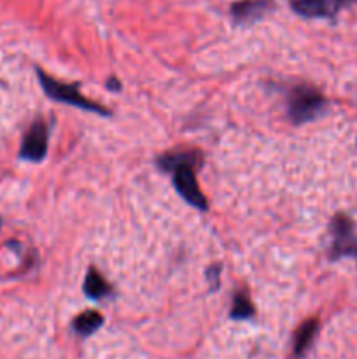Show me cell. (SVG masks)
<instances>
[{
    "label": "cell",
    "mask_w": 357,
    "mask_h": 359,
    "mask_svg": "<svg viewBox=\"0 0 357 359\" xmlns=\"http://www.w3.org/2000/svg\"><path fill=\"white\" fill-rule=\"evenodd\" d=\"M202 154L196 151H178V153L163 154L158 160V167L161 170L172 172L175 189L189 205L200 210H206L209 202L203 196L198 181H196V168L202 167Z\"/></svg>",
    "instance_id": "obj_1"
},
{
    "label": "cell",
    "mask_w": 357,
    "mask_h": 359,
    "mask_svg": "<svg viewBox=\"0 0 357 359\" xmlns=\"http://www.w3.org/2000/svg\"><path fill=\"white\" fill-rule=\"evenodd\" d=\"M48 146H49V126L46 125L42 119L34 121V125L28 128V132L24 133L23 140H21L20 147V158L27 161H34L38 163L46 158L48 154Z\"/></svg>",
    "instance_id": "obj_5"
},
{
    "label": "cell",
    "mask_w": 357,
    "mask_h": 359,
    "mask_svg": "<svg viewBox=\"0 0 357 359\" xmlns=\"http://www.w3.org/2000/svg\"><path fill=\"white\" fill-rule=\"evenodd\" d=\"M104 325V316L97 311H86L83 314L77 316L72 323V328L77 335L80 337H90L94 332L102 328Z\"/></svg>",
    "instance_id": "obj_10"
},
{
    "label": "cell",
    "mask_w": 357,
    "mask_h": 359,
    "mask_svg": "<svg viewBox=\"0 0 357 359\" xmlns=\"http://www.w3.org/2000/svg\"><path fill=\"white\" fill-rule=\"evenodd\" d=\"M255 314L254 305H252L251 298L245 293H237L233 298V305H231L230 318L234 321H244V319H251Z\"/></svg>",
    "instance_id": "obj_11"
},
{
    "label": "cell",
    "mask_w": 357,
    "mask_h": 359,
    "mask_svg": "<svg viewBox=\"0 0 357 359\" xmlns=\"http://www.w3.org/2000/svg\"><path fill=\"white\" fill-rule=\"evenodd\" d=\"M273 7V0H238L231 6V16L238 25L254 23L272 13Z\"/></svg>",
    "instance_id": "obj_7"
},
{
    "label": "cell",
    "mask_w": 357,
    "mask_h": 359,
    "mask_svg": "<svg viewBox=\"0 0 357 359\" xmlns=\"http://www.w3.org/2000/svg\"><path fill=\"white\" fill-rule=\"evenodd\" d=\"M112 291L111 284L102 277V273L97 269H91L84 279V294L91 300H102L108 297Z\"/></svg>",
    "instance_id": "obj_9"
},
{
    "label": "cell",
    "mask_w": 357,
    "mask_h": 359,
    "mask_svg": "<svg viewBox=\"0 0 357 359\" xmlns=\"http://www.w3.org/2000/svg\"><path fill=\"white\" fill-rule=\"evenodd\" d=\"M331 245H329V258L332 262L342 259L345 256H357V237H356V226H354L352 219L345 214H336L331 219Z\"/></svg>",
    "instance_id": "obj_4"
},
{
    "label": "cell",
    "mask_w": 357,
    "mask_h": 359,
    "mask_svg": "<svg viewBox=\"0 0 357 359\" xmlns=\"http://www.w3.org/2000/svg\"><path fill=\"white\" fill-rule=\"evenodd\" d=\"M317 333H318L317 319H308V321H304L303 325L296 330V333H294V339H293L294 358L300 359L307 354V351L310 349V346L314 344Z\"/></svg>",
    "instance_id": "obj_8"
},
{
    "label": "cell",
    "mask_w": 357,
    "mask_h": 359,
    "mask_svg": "<svg viewBox=\"0 0 357 359\" xmlns=\"http://www.w3.org/2000/svg\"><path fill=\"white\" fill-rule=\"evenodd\" d=\"M219 273H220L219 265H212L210 269H206V280L212 283V290H216V287L219 286Z\"/></svg>",
    "instance_id": "obj_12"
},
{
    "label": "cell",
    "mask_w": 357,
    "mask_h": 359,
    "mask_svg": "<svg viewBox=\"0 0 357 359\" xmlns=\"http://www.w3.org/2000/svg\"><path fill=\"white\" fill-rule=\"evenodd\" d=\"M356 259H357V256H356Z\"/></svg>",
    "instance_id": "obj_15"
},
{
    "label": "cell",
    "mask_w": 357,
    "mask_h": 359,
    "mask_svg": "<svg viewBox=\"0 0 357 359\" xmlns=\"http://www.w3.org/2000/svg\"><path fill=\"white\" fill-rule=\"evenodd\" d=\"M328 109V100L317 88L298 84L287 93V112L294 125L308 123L322 116Z\"/></svg>",
    "instance_id": "obj_2"
},
{
    "label": "cell",
    "mask_w": 357,
    "mask_h": 359,
    "mask_svg": "<svg viewBox=\"0 0 357 359\" xmlns=\"http://www.w3.org/2000/svg\"><path fill=\"white\" fill-rule=\"evenodd\" d=\"M0 228H2V217H0Z\"/></svg>",
    "instance_id": "obj_14"
},
{
    "label": "cell",
    "mask_w": 357,
    "mask_h": 359,
    "mask_svg": "<svg viewBox=\"0 0 357 359\" xmlns=\"http://www.w3.org/2000/svg\"><path fill=\"white\" fill-rule=\"evenodd\" d=\"M107 88L112 91H121V84L118 83V79H115V77H111V79L107 81Z\"/></svg>",
    "instance_id": "obj_13"
},
{
    "label": "cell",
    "mask_w": 357,
    "mask_h": 359,
    "mask_svg": "<svg viewBox=\"0 0 357 359\" xmlns=\"http://www.w3.org/2000/svg\"><path fill=\"white\" fill-rule=\"evenodd\" d=\"M37 77L38 81H41V86L42 90H44V93L48 95L49 98H52V100L62 102V104L74 105V107L83 109V111L94 112V114L111 116V111L105 109L104 105L97 104V102L84 97V95L79 91V86H77V84L59 83V81H56L55 77L48 76V74L41 69H37Z\"/></svg>",
    "instance_id": "obj_3"
},
{
    "label": "cell",
    "mask_w": 357,
    "mask_h": 359,
    "mask_svg": "<svg viewBox=\"0 0 357 359\" xmlns=\"http://www.w3.org/2000/svg\"><path fill=\"white\" fill-rule=\"evenodd\" d=\"M290 7L300 16L308 20L332 18L340 13L346 0H289Z\"/></svg>",
    "instance_id": "obj_6"
}]
</instances>
